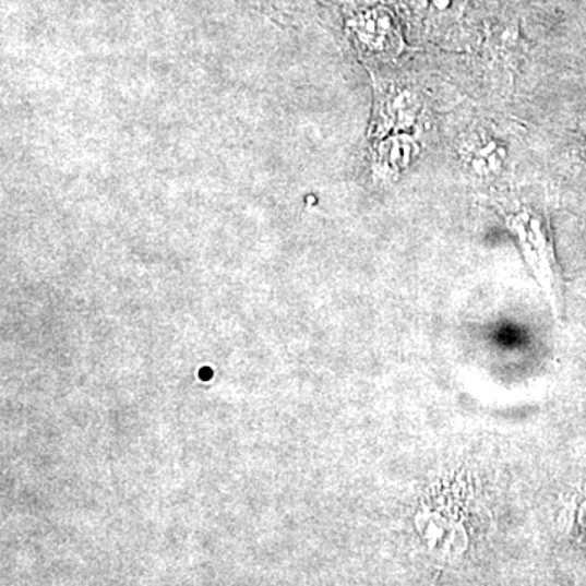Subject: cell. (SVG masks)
<instances>
[{
  "mask_svg": "<svg viewBox=\"0 0 586 586\" xmlns=\"http://www.w3.org/2000/svg\"><path fill=\"white\" fill-rule=\"evenodd\" d=\"M463 158L479 177H492L502 168L505 151L492 139L485 141V139L476 137L466 144Z\"/></svg>",
  "mask_w": 586,
  "mask_h": 586,
  "instance_id": "cell-4",
  "label": "cell"
},
{
  "mask_svg": "<svg viewBox=\"0 0 586 586\" xmlns=\"http://www.w3.org/2000/svg\"><path fill=\"white\" fill-rule=\"evenodd\" d=\"M417 155V142L407 134H393L383 139L375 151L373 167L385 178L403 174Z\"/></svg>",
  "mask_w": 586,
  "mask_h": 586,
  "instance_id": "cell-3",
  "label": "cell"
},
{
  "mask_svg": "<svg viewBox=\"0 0 586 586\" xmlns=\"http://www.w3.org/2000/svg\"><path fill=\"white\" fill-rule=\"evenodd\" d=\"M506 225L518 238L523 254L531 267L536 279L541 284L549 301L558 304L559 301V274L555 263L554 250H552L551 237L548 234V225L541 215L533 208H518L506 215Z\"/></svg>",
  "mask_w": 586,
  "mask_h": 586,
  "instance_id": "cell-1",
  "label": "cell"
},
{
  "mask_svg": "<svg viewBox=\"0 0 586 586\" xmlns=\"http://www.w3.org/2000/svg\"><path fill=\"white\" fill-rule=\"evenodd\" d=\"M430 22L442 23L456 19L465 9V0H419Z\"/></svg>",
  "mask_w": 586,
  "mask_h": 586,
  "instance_id": "cell-5",
  "label": "cell"
},
{
  "mask_svg": "<svg viewBox=\"0 0 586 586\" xmlns=\"http://www.w3.org/2000/svg\"><path fill=\"white\" fill-rule=\"evenodd\" d=\"M349 32L363 51L391 58L403 51V33L396 15L383 3H370L352 13Z\"/></svg>",
  "mask_w": 586,
  "mask_h": 586,
  "instance_id": "cell-2",
  "label": "cell"
}]
</instances>
